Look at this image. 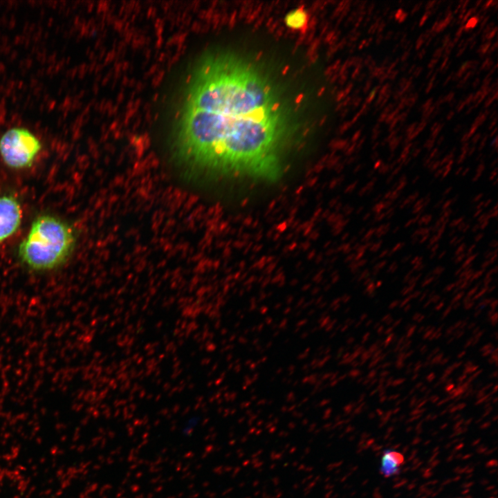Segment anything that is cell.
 <instances>
[{
	"instance_id": "obj_1",
	"label": "cell",
	"mask_w": 498,
	"mask_h": 498,
	"mask_svg": "<svg viewBox=\"0 0 498 498\" xmlns=\"http://www.w3.org/2000/svg\"><path fill=\"white\" fill-rule=\"evenodd\" d=\"M289 111L257 64L230 50L205 55L174 127L178 160L214 179L269 182L284 172Z\"/></svg>"
},
{
	"instance_id": "obj_2",
	"label": "cell",
	"mask_w": 498,
	"mask_h": 498,
	"mask_svg": "<svg viewBox=\"0 0 498 498\" xmlns=\"http://www.w3.org/2000/svg\"><path fill=\"white\" fill-rule=\"evenodd\" d=\"M73 230L57 217L42 215L34 220L18 248L21 261L34 270H52L62 264L75 245Z\"/></svg>"
},
{
	"instance_id": "obj_3",
	"label": "cell",
	"mask_w": 498,
	"mask_h": 498,
	"mask_svg": "<svg viewBox=\"0 0 498 498\" xmlns=\"http://www.w3.org/2000/svg\"><path fill=\"white\" fill-rule=\"evenodd\" d=\"M42 149L39 140L28 129L12 127L0 138V154L10 167H30Z\"/></svg>"
},
{
	"instance_id": "obj_4",
	"label": "cell",
	"mask_w": 498,
	"mask_h": 498,
	"mask_svg": "<svg viewBox=\"0 0 498 498\" xmlns=\"http://www.w3.org/2000/svg\"><path fill=\"white\" fill-rule=\"evenodd\" d=\"M21 221L17 200L12 196L0 197V243L13 234Z\"/></svg>"
},
{
	"instance_id": "obj_5",
	"label": "cell",
	"mask_w": 498,
	"mask_h": 498,
	"mask_svg": "<svg viewBox=\"0 0 498 498\" xmlns=\"http://www.w3.org/2000/svg\"><path fill=\"white\" fill-rule=\"evenodd\" d=\"M309 19L308 12L302 6L288 12L284 23L288 28L304 33L308 27Z\"/></svg>"
},
{
	"instance_id": "obj_6",
	"label": "cell",
	"mask_w": 498,
	"mask_h": 498,
	"mask_svg": "<svg viewBox=\"0 0 498 498\" xmlns=\"http://www.w3.org/2000/svg\"><path fill=\"white\" fill-rule=\"evenodd\" d=\"M403 463L404 457L402 454L394 450H385L382 454L380 472L386 477L397 474Z\"/></svg>"
}]
</instances>
